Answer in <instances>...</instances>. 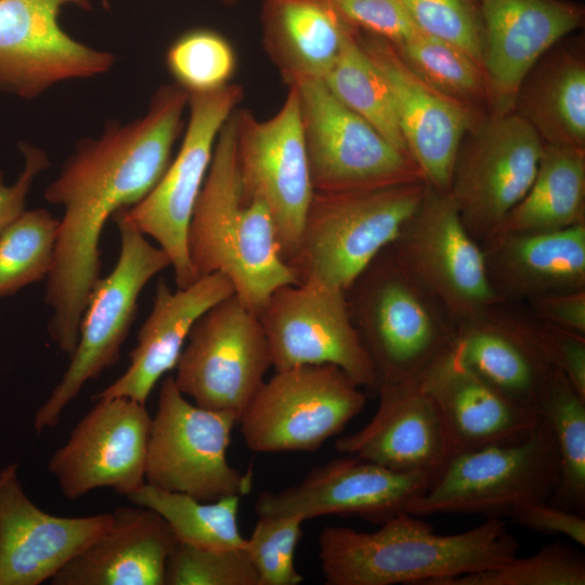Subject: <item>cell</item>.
I'll return each mask as SVG.
<instances>
[{"mask_svg":"<svg viewBox=\"0 0 585 585\" xmlns=\"http://www.w3.org/2000/svg\"><path fill=\"white\" fill-rule=\"evenodd\" d=\"M419 389L435 403L451 457L528 437L541 416L503 395L468 368L453 347L424 375ZM450 457V458H451Z\"/></svg>","mask_w":585,"mask_h":585,"instance_id":"484cf974","label":"cell"},{"mask_svg":"<svg viewBox=\"0 0 585 585\" xmlns=\"http://www.w3.org/2000/svg\"><path fill=\"white\" fill-rule=\"evenodd\" d=\"M585 559L571 546L556 542L535 555L516 556L485 571L439 581L435 585H584Z\"/></svg>","mask_w":585,"mask_h":585,"instance_id":"74e56055","label":"cell"},{"mask_svg":"<svg viewBox=\"0 0 585 585\" xmlns=\"http://www.w3.org/2000/svg\"><path fill=\"white\" fill-rule=\"evenodd\" d=\"M23 169L12 184L4 183L0 171V233L13 223L26 209V199L36 178L51 165L47 153L39 147L21 142Z\"/></svg>","mask_w":585,"mask_h":585,"instance_id":"ee69618b","label":"cell"},{"mask_svg":"<svg viewBox=\"0 0 585 585\" xmlns=\"http://www.w3.org/2000/svg\"><path fill=\"white\" fill-rule=\"evenodd\" d=\"M66 5L91 10V0H0V91L34 100L60 82L112 69L113 53L68 35L58 16Z\"/></svg>","mask_w":585,"mask_h":585,"instance_id":"e0dca14e","label":"cell"},{"mask_svg":"<svg viewBox=\"0 0 585 585\" xmlns=\"http://www.w3.org/2000/svg\"><path fill=\"white\" fill-rule=\"evenodd\" d=\"M433 480L424 472H399L347 455L314 468L296 485L262 492L255 510L258 517L301 515L309 520L340 515L381 523L405 511Z\"/></svg>","mask_w":585,"mask_h":585,"instance_id":"ffe728a7","label":"cell"},{"mask_svg":"<svg viewBox=\"0 0 585 585\" xmlns=\"http://www.w3.org/2000/svg\"><path fill=\"white\" fill-rule=\"evenodd\" d=\"M425 181L335 192H314L297 252L289 264L298 282L346 290L399 235L418 208Z\"/></svg>","mask_w":585,"mask_h":585,"instance_id":"5b68a950","label":"cell"},{"mask_svg":"<svg viewBox=\"0 0 585 585\" xmlns=\"http://www.w3.org/2000/svg\"><path fill=\"white\" fill-rule=\"evenodd\" d=\"M482 66L490 91L489 113L512 110L517 90L552 46L584 25L585 9L568 0H479Z\"/></svg>","mask_w":585,"mask_h":585,"instance_id":"7402d4cb","label":"cell"},{"mask_svg":"<svg viewBox=\"0 0 585 585\" xmlns=\"http://www.w3.org/2000/svg\"><path fill=\"white\" fill-rule=\"evenodd\" d=\"M379 387L419 388L454 346L456 323L424 284L385 248L344 290Z\"/></svg>","mask_w":585,"mask_h":585,"instance_id":"277c9868","label":"cell"},{"mask_svg":"<svg viewBox=\"0 0 585 585\" xmlns=\"http://www.w3.org/2000/svg\"><path fill=\"white\" fill-rule=\"evenodd\" d=\"M323 81L343 105L410 156L389 84L362 49L358 30L349 36Z\"/></svg>","mask_w":585,"mask_h":585,"instance_id":"836d02e7","label":"cell"},{"mask_svg":"<svg viewBox=\"0 0 585 585\" xmlns=\"http://www.w3.org/2000/svg\"><path fill=\"white\" fill-rule=\"evenodd\" d=\"M523 304L540 318L585 336V288L541 296Z\"/></svg>","mask_w":585,"mask_h":585,"instance_id":"bcb514c9","label":"cell"},{"mask_svg":"<svg viewBox=\"0 0 585 585\" xmlns=\"http://www.w3.org/2000/svg\"><path fill=\"white\" fill-rule=\"evenodd\" d=\"M528 311L549 362L585 399V336L557 327L540 318L529 309Z\"/></svg>","mask_w":585,"mask_h":585,"instance_id":"7bdbcfd3","label":"cell"},{"mask_svg":"<svg viewBox=\"0 0 585 585\" xmlns=\"http://www.w3.org/2000/svg\"><path fill=\"white\" fill-rule=\"evenodd\" d=\"M540 416L548 425L559 458V481L552 505L580 512L585 507V399L555 370L541 400Z\"/></svg>","mask_w":585,"mask_h":585,"instance_id":"d6a6232c","label":"cell"},{"mask_svg":"<svg viewBox=\"0 0 585 585\" xmlns=\"http://www.w3.org/2000/svg\"><path fill=\"white\" fill-rule=\"evenodd\" d=\"M304 521L301 515L259 517L246 538L259 585H298L303 581L295 567V554Z\"/></svg>","mask_w":585,"mask_h":585,"instance_id":"ab89813d","label":"cell"},{"mask_svg":"<svg viewBox=\"0 0 585 585\" xmlns=\"http://www.w3.org/2000/svg\"><path fill=\"white\" fill-rule=\"evenodd\" d=\"M389 246L456 325L499 302L482 247L467 231L448 193L427 184L418 208Z\"/></svg>","mask_w":585,"mask_h":585,"instance_id":"9a60e30c","label":"cell"},{"mask_svg":"<svg viewBox=\"0 0 585 585\" xmlns=\"http://www.w3.org/2000/svg\"><path fill=\"white\" fill-rule=\"evenodd\" d=\"M243 96L242 86L232 82L211 92L188 94V120L178 154L154 188L122 209L141 233L167 252L178 287L197 280L187 249L188 226L219 132Z\"/></svg>","mask_w":585,"mask_h":585,"instance_id":"4fadbf2b","label":"cell"},{"mask_svg":"<svg viewBox=\"0 0 585 585\" xmlns=\"http://www.w3.org/2000/svg\"><path fill=\"white\" fill-rule=\"evenodd\" d=\"M499 301L526 303L585 288V224L537 233H498L481 244Z\"/></svg>","mask_w":585,"mask_h":585,"instance_id":"4316f807","label":"cell"},{"mask_svg":"<svg viewBox=\"0 0 585 585\" xmlns=\"http://www.w3.org/2000/svg\"><path fill=\"white\" fill-rule=\"evenodd\" d=\"M510 517L528 529L548 534H562L580 546H585V519L578 512L541 500L520 505Z\"/></svg>","mask_w":585,"mask_h":585,"instance_id":"f6af8a7d","label":"cell"},{"mask_svg":"<svg viewBox=\"0 0 585 585\" xmlns=\"http://www.w3.org/2000/svg\"><path fill=\"white\" fill-rule=\"evenodd\" d=\"M270 367V348L259 316L233 294L196 321L173 378L196 405L239 419Z\"/></svg>","mask_w":585,"mask_h":585,"instance_id":"7c38bea8","label":"cell"},{"mask_svg":"<svg viewBox=\"0 0 585 585\" xmlns=\"http://www.w3.org/2000/svg\"><path fill=\"white\" fill-rule=\"evenodd\" d=\"M543 148L536 131L514 110L487 113L464 135L448 195L480 245L531 186Z\"/></svg>","mask_w":585,"mask_h":585,"instance_id":"30bf717a","label":"cell"},{"mask_svg":"<svg viewBox=\"0 0 585 585\" xmlns=\"http://www.w3.org/2000/svg\"><path fill=\"white\" fill-rule=\"evenodd\" d=\"M120 237L118 260L92 288L79 325L70 362L61 380L34 418L40 433L58 424L62 412L82 387L112 367L120 355L138 312V300L146 284L171 266L167 252L152 245L127 218L123 210L113 217Z\"/></svg>","mask_w":585,"mask_h":585,"instance_id":"52a82bcc","label":"cell"},{"mask_svg":"<svg viewBox=\"0 0 585 585\" xmlns=\"http://www.w3.org/2000/svg\"><path fill=\"white\" fill-rule=\"evenodd\" d=\"M583 37L552 46L522 79L512 110L544 144L585 151V49Z\"/></svg>","mask_w":585,"mask_h":585,"instance_id":"f1b7e54d","label":"cell"},{"mask_svg":"<svg viewBox=\"0 0 585 585\" xmlns=\"http://www.w3.org/2000/svg\"><path fill=\"white\" fill-rule=\"evenodd\" d=\"M234 114L243 194L264 200L274 221L283 258L289 263L297 252L314 194L297 88L288 87L281 108L265 120L239 106Z\"/></svg>","mask_w":585,"mask_h":585,"instance_id":"5bb4252c","label":"cell"},{"mask_svg":"<svg viewBox=\"0 0 585 585\" xmlns=\"http://www.w3.org/2000/svg\"><path fill=\"white\" fill-rule=\"evenodd\" d=\"M358 40L389 84L411 158L428 185L448 193L459 144L487 112L429 84L387 39L358 30Z\"/></svg>","mask_w":585,"mask_h":585,"instance_id":"d6986e66","label":"cell"},{"mask_svg":"<svg viewBox=\"0 0 585 585\" xmlns=\"http://www.w3.org/2000/svg\"><path fill=\"white\" fill-rule=\"evenodd\" d=\"M112 512L60 517L38 508L26 495L17 464L0 470V585H39L94 542Z\"/></svg>","mask_w":585,"mask_h":585,"instance_id":"44dd1931","label":"cell"},{"mask_svg":"<svg viewBox=\"0 0 585 585\" xmlns=\"http://www.w3.org/2000/svg\"><path fill=\"white\" fill-rule=\"evenodd\" d=\"M294 86L314 192L335 193L425 181L408 155L343 105L323 80Z\"/></svg>","mask_w":585,"mask_h":585,"instance_id":"8fae6325","label":"cell"},{"mask_svg":"<svg viewBox=\"0 0 585 585\" xmlns=\"http://www.w3.org/2000/svg\"><path fill=\"white\" fill-rule=\"evenodd\" d=\"M96 401L48 464L70 500L100 487L128 497L146 484L152 417L145 404L123 396Z\"/></svg>","mask_w":585,"mask_h":585,"instance_id":"ac0fdd59","label":"cell"},{"mask_svg":"<svg viewBox=\"0 0 585 585\" xmlns=\"http://www.w3.org/2000/svg\"><path fill=\"white\" fill-rule=\"evenodd\" d=\"M234 112L222 126L195 204L187 249L196 278L214 272L257 314L280 287L297 284L283 258L270 209L259 197H245L236 156Z\"/></svg>","mask_w":585,"mask_h":585,"instance_id":"3957f363","label":"cell"},{"mask_svg":"<svg viewBox=\"0 0 585 585\" xmlns=\"http://www.w3.org/2000/svg\"><path fill=\"white\" fill-rule=\"evenodd\" d=\"M234 292L231 281L219 272L200 276L176 290L159 278L151 312L129 354L128 368L93 399L123 396L145 404L158 380L176 368L196 321Z\"/></svg>","mask_w":585,"mask_h":585,"instance_id":"d4e9b609","label":"cell"},{"mask_svg":"<svg viewBox=\"0 0 585 585\" xmlns=\"http://www.w3.org/2000/svg\"><path fill=\"white\" fill-rule=\"evenodd\" d=\"M365 404L361 387L338 366L301 365L264 380L238 422L253 452H315Z\"/></svg>","mask_w":585,"mask_h":585,"instance_id":"9c48e42d","label":"cell"},{"mask_svg":"<svg viewBox=\"0 0 585 585\" xmlns=\"http://www.w3.org/2000/svg\"><path fill=\"white\" fill-rule=\"evenodd\" d=\"M188 93L161 84L147 110L127 123L107 122L99 138L77 143L43 197L63 208L47 276L48 332L70 355L89 295L101 275V235L117 211L142 200L167 170L184 129Z\"/></svg>","mask_w":585,"mask_h":585,"instance_id":"6da1fadb","label":"cell"},{"mask_svg":"<svg viewBox=\"0 0 585 585\" xmlns=\"http://www.w3.org/2000/svg\"><path fill=\"white\" fill-rule=\"evenodd\" d=\"M239 0H222V2L224 4H227V5H234L238 2Z\"/></svg>","mask_w":585,"mask_h":585,"instance_id":"7dc6e473","label":"cell"},{"mask_svg":"<svg viewBox=\"0 0 585 585\" xmlns=\"http://www.w3.org/2000/svg\"><path fill=\"white\" fill-rule=\"evenodd\" d=\"M165 585H259L246 547L211 549L177 541L165 572Z\"/></svg>","mask_w":585,"mask_h":585,"instance_id":"f35d334b","label":"cell"},{"mask_svg":"<svg viewBox=\"0 0 585 585\" xmlns=\"http://www.w3.org/2000/svg\"><path fill=\"white\" fill-rule=\"evenodd\" d=\"M236 422L232 413L192 404L166 377L151 421L146 484L203 502L249 494L252 470L242 472L226 457Z\"/></svg>","mask_w":585,"mask_h":585,"instance_id":"ba28073f","label":"cell"},{"mask_svg":"<svg viewBox=\"0 0 585 585\" xmlns=\"http://www.w3.org/2000/svg\"><path fill=\"white\" fill-rule=\"evenodd\" d=\"M581 224H585V151L544 144L531 186L495 234L549 232Z\"/></svg>","mask_w":585,"mask_h":585,"instance_id":"4dcf8cb0","label":"cell"},{"mask_svg":"<svg viewBox=\"0 0 585 585\" xmlns=\"http://www.w3.org/2000/svg\"><path fill=\"white\" fill-rule=\"evenodd\" d=\"M519 543L499 517L452 535H440L417 516L401 511L370 533L326 526L318 558L328 585H435L498 568L518 556Z\"/></svg>","mask_w":585,"mask_h":585,"instance_id":"7a4b0ae2","label":"cell"},{"mask_svg":"<svg viewBox=\"0 0 585 585\" xmlns=\"http://www.w3.org/2000/svg\"><path fill=\"white\" fill-rule=\"evenodd\" d=\"M165 63L174 83L192 94L211 92L231 83L237 58L223 35L209 28H194L171 42Z\"/></svg>","mask_w":585,"mask_h":585,"instance_id":"8d00e7d4","label":"cell"},{"mask_svg":"<svg viewBox=\"0 0 585 585\" xmlns=\"http://www.w3.org/2000/svg\"><path fill=\"white\" fill-rule=\"evenodd\" d=\"M58 219L44 208L25 210L0 233V297L48 276Z\"/></svg>","mask_w":585,"mask_h":585,"instance_id":"d590c367","label":"cell"},{"mask_svg":"<svg viewBox=\"0 0 585 585\" xmlns=\"http://www.w3.org/2000/svg\"><path fill=\"white\" fill-rule=\"evenodd\" d=\"M453 349L482 380L537 415L556 370L523 303L499 301L456 325Z\"/></svg>","mask_w":585,"mask_h":585,"instance_id":"603a6c76","label":"cell"},{"mask_svg":"<svg viewBox=\"0 0 585 585\" xmlns=\"http://www.w3.org/2000/svg\"><path fill=\"white\" fill-rule=\"evenodd\" d=\"M275 370L334 364L359 387L377 375L350 316L344 290L314 282L276 289L258 312Z\"/></svg>","mask_w":585,"mask_h":585,"instance_id":"2e32d148","label":"cell"},{"mask_svg":"<svg viewBox=\"0 0 585 585\" xmlns=\"http://www.w3.org/2000/svg\"><path fill=\"white\" fill-rule=\"evenodd\" d=\"M393 46L429 84L459 102L490 112L491 91L484 68L467 52L419 30Z\"/></svg>","mask_w":585,"mask_h":585,"instance_id":"e575fe53","label":"cell"},{"mask_svg":"<svg viewBox=\"0 0 585 585\" xmlns=\"http://www.w3.org/2000/svg\"><path fill=\"white\" fill-rule=\"evenodd\" d=\"M128 499L159 514L179 542L211 549L246 547L237 523L239 496L203 502L145 484Z\"/></svg>","mask_w":585,"mask_h":585,"instance_id":"1f68e13d","label":"cell"},{"mask_svg":"<svg viewBox=\"0 0 585 585\" xmlns=\"http://www.w3.org/2000/svg\"><path fill=\"white\" fill-rule=\"evenodd\" d=\"M416 28L467 52L482 65L479 0H403Z\"/></svg>","mask_w":585,"mask_h":585,"instance_id":"60d3db41","label":"cell"},{"mask_svg":"<svg viewBox=\"0 0 585 585\" xmlns=\"http://www.w3.org/2000/svg\"><path fill=\"white\" fill-rule=\"evenodd\" d=\"M378 408L359 431L339 438L337 452L399 472H424L434 479L451 457L434 401L419 388L379 387Z\"/></svg>","mask_w":585,"mask_h":585,"instance_id":"cb8c5ba5","label":"cell"},{"mask_svg":"<svg viewBox=\"0 0 585 585\" xmlns=\"http://www.w3.org/2000/svg\"><path fill=\"white\" fill-rule=\"evenodd\" d=\"M261 23L264 50L288 87L323 80L358 30L327 0H264Z\"/></svg>","mask_w":585,"mask_h":585,"instance_id":"f546056e","label":"cell"},{"mask_svg":"<svg viewBox=\"0 0 585 585\" xmlns=\"http://www.w3.org/2000/svg\"><path fill=\"white\" fill-rule=\"evenodd\" d=\"M353 28L399 44L418 29L403 0H327Z\"/></svg>","mask_w":585,"mask_h":585,"instance_id":"b9f144b4","label":"cell"},{"mask_svg":"<svg viewBox=\"0 0 585 585\" xmlns=\"http://www.w3.org/2000/svg\"><path fill=\"white\" fill-rule=\"evenodd\" d=\"M559 481L551 431L541 417L524 439L453 455L405 512L510 516L522 504L547 500Z\"/></svg>","mask_w":585,"mask_h":585,"instance_id":"8992f818","label":"cell"},{"mask_svg":"<svg viewBox=\"0 0 585 585\" xmlns=\"http://www.w3.org/2000/svg\"><path fill=\"white\" fill-rule=\"evenodd\" d=\"M121 507L108 528L66 563L52 585H165L168 557L177 538L153 509Z\"/></svg>","mask_w":585,"mask_h":585,"instance_id":"83f0119b","label":"cell"}]
</instances>
